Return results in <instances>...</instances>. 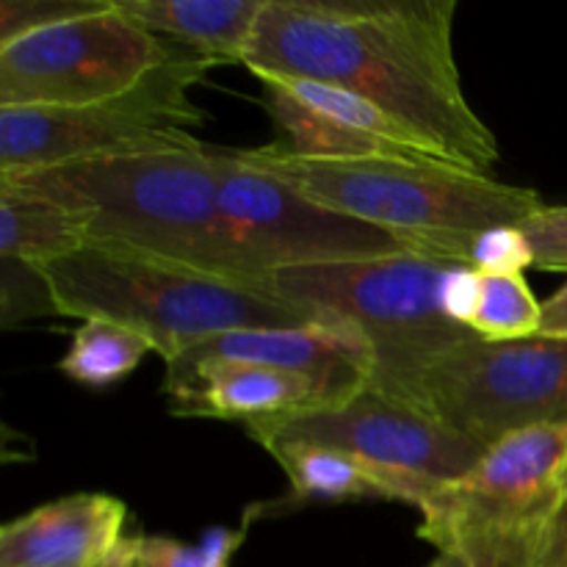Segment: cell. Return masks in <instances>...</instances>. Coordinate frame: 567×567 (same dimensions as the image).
Returning a JSON list of instances; mask_svg holds the SVG:
<instances>
[{"mask_svg":"<svg viewBox=\"0 0 567 567\" xmlns=\"http://www.w3.org/2000/svg\"><path fill=\"white\" fill-rule=\"evenodd\" d=\"M454 14L457 0H266L244 66L360 94L446 164L491 175L502 153L465 94Z\"/></svg>","mask_w":567,"mask_h":567,"instance_id":"cell-1","label":"cell"},{"mask_svg":"<svg viewBox=\"0 0 567 567\" xmlns=\"http://www.w3.org/2000/svg\"><path fill=\"white\" fill-rule=\"evenodd\" d=\"M208 144L0 175L81 216L86 247L264 288L221 214Z\"/></svg>","mask_w":567,"mask_h":567,"instance_id":"cell-2","label":"cell"},{"mask_svg":"<svg viewBox=\"0 0 567 567\" xmlns=\"http://www.w3.org/2000/svg\"><path fill=\"white\" fill-rule=\"evenodd\" d=\"M236 155L313 203L402 238L413 252L465 266L482 233L518 227L546 205L535 188L441 161H319L299 158L277 144L236 150Z\"/></svg>","mask_w":567,"mask_h":567,"instance_id":"cell-3","label":"cell"},{"mask_svg":"<svg viewBox=\"0 0 567 567\" xmlns=\"http://www.w3.org/2000/svg\"><path fill=\"white\" fill-rule=\"evenodd\" d=\"M419 513L421 540L468 567H567V424L502 437Z\"/></svg>","mask_w":567,"mask_h":567,"instance_id":"cell-4","label":"cell"},{"mask_svg":"<svg viewBox=\"0 0 567 567\" xmlns=\"http://www.w3.org/2000/svg\"><path fill=\"white\" fill-rule=\"evenodd\" d=\"M44 271L61 316L131 327L153 343L164 363L225 332L324 321L266 288L97 247H83Z\"/></svg>","mask_w":567,"mask_h":567,"instance_id":"cell-5","label":"cell"},{"mask_svg":"<svg viewBox=\"0 0 567 567\" xmlns=\"http://www.w3.org/2000/svg\"><path fill=\"white\" fill-rule=\"evenodd\" d=\"M454 266L421 252H399L358 264L275 271L269 291L316 319L343 321L360 332L374 354L371 385L382 388L476 338L452 321L443 305Z\"/></svg>","mask_w":567,"mask_h":567,"instance_id":"cell-6","label":"cell"},{"mask_svg":"<svg viewBox=\"0 0 567 567\" xmlns=\"http://www.w3.org/2000/svg\"><path fill=\"white\" fill-rule=\"evenodd\" d=\"M219 61L177 44L175 55L142 83L83 109H0V175L203 147L194 127L208 116L194 103V86Z\"/></svg>","mask_w":567,"mask_h":567,"instance_id":"cell-7","label":"cell"},{"mask_svg":"<svg viewBox=\"0 0 567 567\" xmlns=\"http://www.w3.org/2000/svg\"><path fill=\"white\" fill-rule=\"evenodd\" d=\"M380 391L491 449L529 426L567 424V341L471 338Z\"/></svg>","mask_w":567,"mask_h":567,"instance_id":"cell-8","label":"cell"},{"mask_svg":"<svg viewBox=\"0 0 567 567\" xmlns=\"http://www.w3.org/2000/svg\"><path fill=\"white\" fill-rule=\"evenodd\" d=\"M109 0L103 11L0 48V109H83L127 92L175 55Z\"/></svg>","mask_w":567,"mask_h":567,"instance_id":"cell-9","label":"cell"},{"mask_svg":"<svg viewBox=\"0 0 567 567\" xmlns=\"http://www.w3.org/2000/svg\"><path fill=\"white\" fill-rule=\"evenodd\" d=\"M221 214L255 280L269 291L282 269L358 264L413 252L402 238L324 208L280 177L244 164L236 150H210ZM271 293V291H269Z\"/></svg>","mask_w":567,"mask_h":567,"instance_id":"cell-10","label":"cell"},{"mask_svg":"<svg viewBox=\"0 0 567 567\" xmlns=\"http://www.w3.org/2000/svg\"><path fill=\"white\" fill-rule=\"evenodd\" d=\"M247 432L260 446L310 443L347 452L432 493L463 480L485 454L476 441L374 385L358 388L324 408L249 424Z\"/></svg>","mask_w":567,"mask_h":567,"instance_id":"cell-11","label":"cell"},{"mask_svg":"<svg viewBox=\"0 0 567 567\" xmlns=\"http://www.w3.org/2000/svg\"><path fill=\"white\" fill-rule=\"evenodd\" d=\"M166 404L183 419L241 421L244 426L277 421L338 402L332 388L299 371L221 360L164 363Z\"/></svg>","mask_w":567,"mask_h":567,"instance_id":"cell-12","label":"cell"},{"mask_svg":"<svg viewBox=\"0 0 567 567\" xmlns=\"http://www.w3.org/2000/svg\"><path fill=\"white\" fill-rule=\"evenodd\" d=\"M127 504L109 493H72L0 529V567H100L127 537Z\"/></svg>","mask_w":567,"mask_h":567,"instance_id":"cell-13","label":"cell"},{"mask_svg":"<svg viewBox=\"0 0 567 567\" xmlns=\"http://www.w3.org/2000/svg\"><path fill=\"white\" fill-rule=\"evenodd\" d=\"M291 485V504L310 502H399L419 509L432 491L374 468L336 449L310 443H264Z\"/></svg>","mask_w":567,"mask_h":567,"instance_id":"cell-14","label":"cell"},{"mask_svg":"<svg viewBox=\"0 0 567 567\" xmlns=\"http://www.w3.org/2000/svg\"><path fill=\"white\" fill-rule=\"evenodd\" d=\"M155 37L219 64H244L266 0H114Z\"/></svg>","mask_w":567,"mask_h":567,"instance_id":"cell-15","label":"cell"},{"mask_svg":"<svg viewBox=\"0 0 567 567\" xmlns=\"http://www.w3.org/2000/svg\"><path fill=\"white\" fill-rule=\"evenodd\" d=\"M86 247L81 216L28 188L0 181V258L59 264Z\"/></svg>","mask_w":567,"mask_h":567,"instance_id":"cell-16","label":"cell"},{"mask_svg":"<svg viewBox=\"0 0 567 567\" xmlns=\"http://www.w3.org/2000/svg\"><path fill=\"white\" fill-rule=\"evenodd\" d=\"M147 354H155V347L142 332L114 321L89 319L72 332L59 371L83 388H109L133 374Z\"/></svg>","mask_w":567,"mask_h":567,"instance_id":"cell-17","label":"cell"},{"mask_svg":"<svg viewBox=\"0 0 567 567\" xmlns=\"http://www.w3.org/2000/svg\"><path fill=\"white\" fill-rule=\"evenodd\" d=\"M543 302L532 293L524 275H482L480 302L471 332L482 341L504 343L540 336Z\"/></svg>","mask_w":567,"mask_h":567,"instance_id":"cell-18","label":"cell"},{"mask_svg":"<svg viewBox=\"0 0 567 567\" xmlns=\"http://www.w3.org/2000/svg\"><path fill=\"white\" fill-rule=\"evenodd\" d=\"M264 509L249 507L247 518L236 526H214L203 535V540L186 543L166 535H133L138 567H230L238 548L249 535V526Z\"/></svg>","mask_w":567,"mask_h":567,"instance_id":"cell-19","label":"cell"},{"mask_svg":"<svg viewBox=\"0 0 567 567\" xmlns=\"http://www.w3.org/2000/svg\"><path fill=\"white\" fill-rule=\"evenodd\" d=\"M44 316H61L48 271L25 260L0 258V330L11 332Z\"/></svg>","mask_w":567,"mask_h":567,"instance_id":"cell-20","label":"cell"},{"mask_svg":"<svg viewBox=\"0 0 567 567\" xmlns=\"http://www.w3.org/2000/svg\"><path fill=\"white\" fill-rule=\"evenodd\" d=\"M105 6L109 0H3L0 3V48L28 33L103 11Z\"/></svg>","mask_w":567,"mask_h":567,"instance_id":"cell-21","label":"cell"},{"mask_svg":"<svg viewBox=\"0 0 567 567\" xmlns=\"http://www.w3.org/2000/svg\"><path fill=\"white\" fill-rule=\"evenodd\" d=\"M535 269V255L520 227H496L476 238L471 252V269L482 275H524Z\"/></svg>","mask_w":567,"mask_h":567,"instance_id":"cell-22","label":"cell"},{"mask_svg":"<svg viewBox=\"0 0 567 567\" xmlns=\"http://www.w3.org/2000/svg\"><path fill=\"white\" fill-rule=\"evenodd\" d=\"M535 269L567 271V205H540L520 221Z\"/></svg>","mask_w":567,"mask_h":567,"instance_id":"cell-23","label":"cell"},{"mask_svg":"<svg viewBox=\"0 0 567 567\" xmlns=\"http://www.w3.org/2000/svg\"><path fill=\"white\" fill-rule=\"evenodd\" d=\"M540 336L567 341V282L554 293V297H548L546 302H543Z\"/></svg>","mask_w":567,"mask_h":567,"instance_id":"cell-24","label":"cell"},{"mask_svg":"<svg viewBox=\"0 0 567 567\" xmlns=\"http://www.w3.org/2000/svg\"><path fill=\"white\" fill-rule=\"evenodd\" d=\"M100 567H138L136 548H133V535H127L125 543L120 546V551H116L109 563L100 565Z\"/></svg>","mask_w":567,"mask_h":567,"instance_id":"cell-25","label":"cell"},{"mask_svg":"<svg viewBox=\"0 0 567 567\" xmlns=\"http://www.w3.org/2000/svg\"><path fill=\"white\" fill-rule=\"evenodd\" d=\"M426 567H468L465 563H460V559L449 557V554H437L435 563H430Z\"/></svg>","mask_w":567,"mask_h":567,"instance_id":"cell-26","label":"cell"}]
</instances>
